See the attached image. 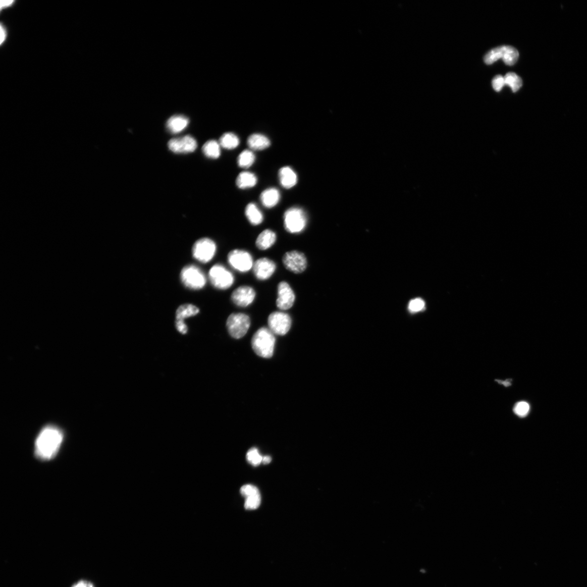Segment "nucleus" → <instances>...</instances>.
<instances>
[{"label": "nucleus", "instance_id": "nucleus-12", "mask_svg": "<svg viewBox=\"0 0 587 587\" xmlns=\"http://www.w3.org/2000/svg\"><path fill=\"white\" fill-rule=\"evenodd\" d=\"M169 150L176 153L193 152L196 149V140L190 135L172 139L168 142Z\"/></svg>", "mask_w": 587, "mask_h": 587}, {"label": "nucleus", "instance_id": "nucleus-34", "mask_svg": "<svg viewBox=\"0 0 587 587\" xmlns=\"http://www.w3.org/2000/svg\"><path fill=\"white\" fill-rule=\"evenodd\" d=\"M505 85L504 77L501 75H497L493 78L492 86L495 90L500 91Z\"/></svg>", "mask_w": 587, "mask_h": 587}, {"label": "nucleus", "instance_id": "nucleus-37", "mask_svg": "<svg viewBox=\"0 0 587 587\" xmlns=\"http://www.w3.org/2000/svg\"><path fill=\"white\" fill-rule=\"evenodd\" d=\"M15 1H3V0H2V1H1V11H2L4 9L11 7L14 5V3H15Z\"/></svg>", "mask_w": 587, "mask_h": 587}, {"label": "nucleus", "instance_id": "nucleus-30", "mask_svg": "<svg viewBox=\"0 0 587 587\" xmlns=\"http://www.w3.org/2000/svg\"><path fill=\"white\" fill-rule=\"evenodd\" d=\"M530 406L527 402L520 401L516 404L513 408L514 413L521 418L527 416L529 412Z\"/></svg>", "mask_w": 587, "mask_h": 587}, {"label": "nucleus", "instance_id": "nucleus-22", "mask_svg": "<svg viewBox=\"0 0 587 587\" xmlns=\"http://www.w3.org/2000/svg\"><path fill=\"white\" fill-rule=\"evenodd\" d=\"M245 215L249 222L254 226L260 224L263 221V216L256 204L250 203L245 208Z\"/></svg>", "mask_w": 587, "mask_h": 587}, {"label": "nucleus", "instance_id": "nucleus-8", "mask_svg": "<svg viewBox=\"0 0 587 587\" xmlns=\"http://www.w3.org/2000/svg\"><path fill=\"white\" fill-rule=\"evenodd\" d=\"M268 326L275 335H286L292 326L291 317L289 314L280 312H274L269 316Z\"/></svg>", "mask_w": 587, "mask_h": 587}, {"label": "nucleus", "instance_id": "nucleus-5", "mask_svg": "<svg viewBox=\"0 0 587 587\" xmlns=\"http://www.w3.org/2000/svg\"><path fill=\"white\" fill-rule=\"evenodd\" d=\"M250 325V317L241 313L231 314L226 322L229 334L235 339L243 337L248 331Z\"/></svg>", "mask_w": 587, "mask_h": 587}, {"label": "nucleus", "instance_id": "nucleus-1", "mask_svg": "<svg viewBox=\"0 0 587 587\" xmlns=\"http://www.w3.org/2000/svg\"><path fill=\"white\" fill-rule=\"evenodd\" d=\"M64 435L58 428L46 426L41 431L35 442V456L41 461H49L58 454Z\"/></svg>", "mask_w": 587, "mask_h": 587}, {"label": "nucleus", "instance_id": "nucleus-4", "mask_svg": "<svg viewBox=\"0 0 587 587\" xmlns=\"http://www.w3.org/2000/svg\"><path fill=\"white\" fill-rule=\"evenodd\" d=\"M181 280L186 287L191 289L199 290L206 284V278L199 267L187 265L181 271Z\"/></svg>", "mask_w": 587, "mask_h": 587}, {"label": "nucleus", "instance_id": "nucleus-26", "mask_svg": "<svg viewBox=\"0 0 587 587\" xmlns=\"http://www.w3.org/2000/svg\"><path fill=\"white\" fill-rule=\"evenodd\" d=\"M255 155L250 150H246L239 155L238 164L242 168H249L255 161Z\"/></svg>", "mask_w": 587, "mask_h": 587}, {"label": "nucleus", "instance_id": "nucleus-13", "mask_svg": "<svg viewBox=\"0 0 587 587\" xmlns=\"http://www.w3.org/2000/svg\"><path fill=\"white\" fill-rule=\"evenodd\" d=\"M278 297L277 306L281 310H287L293 307L295 295L292 288L285 281L280 283L278 288Z\"/></svg>", "mask_w": 587, "mask_h": 587}, {"label": "nucleus", "instance_id": "nucleus-36", "mask_svg": "<svg viewBox=\"0 0 587 587\" xmlns=\"http://www.w3.org/2000/svg\"><path fill=\"white\" fill-rule=\"evenodd\" d=\"M0 30H1L0 31V34H1V38H0V39H1V42H1V45H3L7 39V35H8V33H7L6 27L5 25H3L2 23L1 24V26H0Z\"/></svg>", "mask_w": 587, "mask_h": 587}, {"label": "nucleus", "instance_id": "nucleus-20", "mask_svg": "<svg viewBox=\"0 0 587 587\" xmlns=\"http://www.w3.org/2000/svg\"><path fill=\"white\" fill-rule=\"evenodd\" d=\"M247 145L254 150H263L271 145V141L263 134L255 133L251 135L247 139Z\"/></svg>", "mask_w": 587, "mask_h": 587}, {"label": "nucleus", "instance_id": "nucleus-16", "mask_svg": "<svg viewBox=\"0 0 587 587\" xmlns=\"http://www.w3.org/2000/svg\"><path fill=\"white\" fill-rule=\"evenodd\" d=\"M279 176L281 186L286 189L293 188L298 181L296 174L289 167H284L280 169Z\"/></svg>", "mask_w": 587, "mask_h": 587}, {"label": "nucleus", "instance_id": "nucleus-23", "mask_svg": "<svg viewBox=\"0 0 587 587\" xmlns=\"http://www.w3.org/2000/svg\"><path fill=\"white\" fill-rule=\"evenodd\" d=\"M221 146L216 140H210L203 145L202 151L208 158L217 159L221 156Z\"/></svg>", "mask_w": 587, "mask_h": 587}, {"label": "nucleus", "instance_id": "nucleus-6", "mask_svg": "<svg viewBox=\"0 0 587 587\" xmlns=\"http://www.w3.org/2000/svg\"><path fill=\"white\" fill-rule=\"evenodd\" d=\"M209 278L212 285L222 290L229 288L235 281L232 274L219 264L211 267L209 272Z\"/></svg>", "mask_w": 587, "mask_h": 587}, {"label": "nucleus", "instance_id": "nucleus-31", "mask_svg": "<svg viewBox=\"0 0 587 587\" xmlns=\"http://www.w3.org/2000/svg\"><path fill=\"white\" fill-rule=\"evenodd\" d=\"M261 503L260 494L254 495L246 498L245 508L246 510H255L258 508Z\"/></svg>", "mask_w": 587, "mask_h": 587}, {"label": "nucleus", "instance_id": "nucleus-11", "mask_svg": "<svg viewBox=\"0 0 587 587\" xmlns=\"http://www.w3.org/2000/svg\"><path fill=\"white\" fill-rule=\"evenodd\" d=\"M199 312V309L192 304H185L177 309L175 325L180 333L183 335L187 333L188 328L184 321L188 317L197 315Z\"/></svg>", "mask_w": 587, "mask_h": 587}, {"label": "nucleus", "instance_id": "nucleus-29", "mask_svg": "<svg viewBox=\"0 0 587 587\" xmlns=\"http://www.w3.org/2000/svg\"><path fill=\"white\" fill-rule=\"evenodd\" d=\"M246 458L251 464L253 466H258L262 462L263 457L259 454L256 448H252L246 455Z\"/></svg>", "mask_w": 587, "mask_h": 587}, {"label": "nucleus", "instance_id": "nucleus-33", "mask_svg": "<svg viewBox=\"0 0 587 587\" xmlns=\"http://www.w3.org/2000/svg\"><path fill=\"white\" fill-rule=\"evenodd\" d=\"M240 493L245 498H247L254 495L260 494L257 488L251 485H246L243 486L241 489H240Z\"/></svg>", "mask_w": 587, "mask_h": 587}, {"label": "nucleus", "instance_id": "nucleus-35", "mask_svg": "<svg viewBox=\"0 0 587 587\" xmlns=\"http://www.w3.org/2000/svg\"><path fill=\"white\" fill-rule=\"evenodd\" d=\"M71 587H95V584L87 579H81L74 583Z\"/></svg>", "mask_w": 587, "mask_h": 587}, {"label": "nucleus", "instance_id": "nucleus-3", "mask_svg": "<svg viewBox=\"0 0 587 587\" xmlns=\"http://www.w3.org/2000/svg\"><path fill=\"white\" fill-rule=\"evenodd\" d=\"M286 230L291 233H299L305 230L307 219L305 211L294 207L287 210L284 215Z\"/></svg>", "mask_w": 587, "mask_h": 587}, {"label": "nucleus", "instance_id": "nucleus-27", "mask_svg": "<svg viewBox=\"0 0 587 587\" xmlns=\"http://www.w3.org/2000/svg\"><path fill=\"white\" fill-rule=\"evenodd\" d=\"M505 46H501L491 49L487 52L484 57V62L488 65L496 62L503 58Z\"/></svg>", "mask_w": 587, "mask_h": 587}, {"label": "nucleus", "instance_id": "nucleus-15", "mask_svg": "<svg viewBox=\"0 0 587 587\" xmlns=\"http://www.w3.org/2000/svg\"><path fill=\"white\" fill-rule=\"evenodd\" d=\"M277 269L274 261L268 258H261L255 261L253 265V272L256 278L261 281L271 278Z\"/></svg>", "mask_w": 587, "mask_h": 587}, {"label": "nucleus", "instance_id": "nucleus-18", "mask_svg": "<svg viewBox=\"0 0 587 587\" xmlns=\"http://www.w3.org/2000/svg\"><path fill=\"white\" fill-rule=\"evenodd\" d=\"M277 238V235L272 230H264L260 233L256 239V246L260 250H267L274 245Z\"/></svg>", "mask_w": 587, "mask_h": 587}, {"label": "nucleus", "instance_id": "nucleus-7", "mask_svg": "<svg viewBox=\"0 0 587 587\" xmlns=\"http://www.w3.org/2000/svg\"><path fill=\"white\" fill-rule=\"evenodd\" d=\"M217 246L216 243L208 238L200 239L193 246V257L203 263L209 262L215 255Z\"/></svg>", "mask_w": 587, "mask_h": 587}, {"label": "nucleus", "instance_id": "nucleus-9", "mask_svg": "<svg viewBox=\"0 0 587 587\" xmlns=\"http://www.w3.org/2000/svg\"><path fill=\"white\" fill-rule=\"evenodd\" d=\"M228 259L230 265L235 270L246 273L251 270L253 267V258L248 252L243 250H233L228 254Z\"/></svg>", "mask_w": 587, "mask_h": 587}, {"label": "nucleus", "instance_id": "nucleus-25", "mask_svg": "<svg viewBox=\"0 0 587 587\" xmlns=\"http://www.w3.org/2000/svg\"><path fill=\"white\" fill-rule=\"evenodd\" d=\"M519 54L517 49L512 46H505L503 61L507 66H513L517 62Z\"/></svg>", "mask_w": 587, "mask_h": 587}, {"label": "nucleus", "instance_id": "nucleus-2", "mask_svg": "<svg viewBox=\"0 0 587 587\" xmlns=\"http://www.w3.org/2000/svg\"><path fill=\"white\" fill-rule=\"evenodd\" d=\"M276 339L274 334L266 328H261L254 334L252 347L256 354L263 358H270L273 354Z\"/></svg>", "mask_w": 587, "mask_h": 587}, {"label": "nucleus", "instance_id": "nucleus-21", "mask_svg": "<svg viewBox=\"0 0 587 587\" xmlns=\"http://www.w3.org/2000/svg\"><path fill=\"white\" fill-rule=\"evenodd\" d=\"M257 178L255 175L249 172L240 173L236 180V185L240 189H245L256 185Z\"/></svg>", "mask_w": 587, "mask_h": 587}, {"label": "nucleus", "instance_id": "nucleus-10", "mask_svg": "<svg viewBox=\"0 0 587 587\" xmlns=\"http://www.w3.org/2000/svg\"><path fill=\"white\" fill-rule=\"evenodd\" d=\"M283 263L287 270L295 274H300L306 270L307 260L305 254L298 251L286 252L282 259Z\"/></svg>", "mask_w": 587, "mask_h": 587}, {"label": "nucleus", "instance_id": "nucleus-28", "mask_svg": "<svg viewBox=\"0 0 587 587\" xmlns=\"http://www.w3.org/2000/svg\"><path fill=\"white\" fill-rule=\"evenodd\" d=\"M505 84L510 86L513 92L517 91L522 86L521 78L514 73H508L504 77Z\"/></svg>", "mask_w": 587, "mask_h": 587}, {"label": "nucleus", "instance_id": "nucleus-32", "mask_svg": "<svg viewBox=\"0 0 587 587\" xmlns=\"http://www.w3.org/2000/svg\"><path fill=\"white\" fill-rule=\"evenodd\" d=\"M425 307V302L421 299H415L412 300L409 304L410 312L415 313L421 311Z\"/></svg>", "mask_w": 587, "mask_h": 587}, {"label": "nucleus", "instance_id": "nucleus-24", "mask_svg": "<svg viewBox=\"0 0 587 587\" xmlns=\"http://www.w3.org/2000/svg\"><path fill=\"white\" fill-rule=\"evenodd\" d=\"M239 143V139L236 134L228 132L221 137L219 144L225 149L232 150L238 147Z\"/></svg>", "mask_w": 587, "mask_h": 587}, {"label": "nucleus", "instance_id": "nucleus-17", "mask_svg": "<svg viewBox=\"0 0 587 587\" xmlns=\"http://www.w3.org/2000/svg\"><path fill=\"white\" fill-rule=\"evenodd\" d=\"M189 123L188 118L176 115L170 118L166 124L168 130L172 134H178L187 128Z\"/></svg>", "mask_w": 587, "mask_h": 587}, {"label": "nucleus", "instance_id": "nucleus-19", "mask_svg": "<svg viewBox=\"0 0 587 587\" xmlns=\"http://www.w3.org/2000/svg\"><path fill=\"white\" fill-rule=\"evenodd\" d=\"M279 190L275 188L266 189L260 195V201L263 206L272 208L277 205L280 200Z\"/></svg>", "mask_w": 587, "mask_h": 587}, {"label": "nucleus", "instance_id": "nucleus-14", "mask_svg": "<svg viewBox=\"0 0 587 587\" xmlns=\"http://www.w3.org/2000/svg\"><path fill=\"white\" fill-rule=\"evenodd\" d=\"M256 297L254 290L249 286H241L235 290L231 295V300L236 305L246 307L250 305Z\"/></svg>", "mask_w": 587, "mask_h": 587}, {"label": "nucleus", "instance_id": "nucleus-38", "mask_svg": "<svg viewBox=\"0 0 587 587\" xmlns=\"http://www.w3.org/2000/svg\"><path fill=\"white\" fill-rule=\"evenodd\" d=\"M271 461H272L271 457L266 456L263 457L262 462L263 464H268L269 463H270L271 462Z\"/></svg>", "mask_w": 587, "mask_h": 587}]
</instances>
